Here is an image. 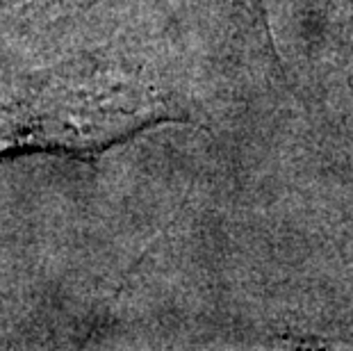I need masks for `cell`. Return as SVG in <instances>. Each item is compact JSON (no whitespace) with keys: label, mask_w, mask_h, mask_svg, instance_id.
I'll return each instance as SVG.
<instances>
[{"label":"cell","mask_w":353,"mask_h":351,"mask_svg":"<svg viewBox=\"0 0 353 351\" xmlns=\"http://www.w3.org/2000/svg\"><path fill=\"white\" fill-rule=\"evenodd\" d=\"M185 108L148 71L112 59L73 62L0 82V160L30 153L96 158Z\"/></svg>","instance_id":"obj_1"},{"label":"cell","mask_w":353,"mask_h":351,"mask_svg":"<svg viewBox=\"0 0 353 351\" xmlns=\"http://www.w3.org/2000/svg\"><path fill=\"white\" fill-rule=\"evenodd\" d=\"M242 3L246 5V10H249L255 19L260 21V28H262V34L267 37L269 46L274 48L272 43V34H269V23H267V0H242Z\"/></svg>","instance_id":"obj_2"},{"label":"cell","mask_w":353,"mask_h":351,"mask_svg":"<svg viewBox=\"0 0 353 351\" xmlns=\"http://www.w3.org/2000/svg\"><path fill=\"white\" fill-rule=\"evenodd\" d=\"M64 3H69V0H32V3L28 5V10L30 12H37V14H48V12H52L55 7H59V5H64Z\"/></svg>","instance_id":"obj_3"}]
</instances>
